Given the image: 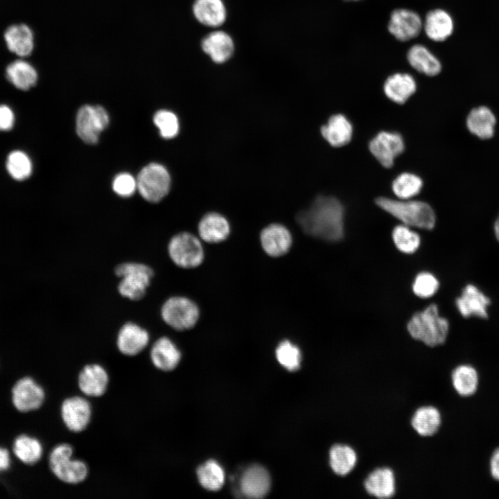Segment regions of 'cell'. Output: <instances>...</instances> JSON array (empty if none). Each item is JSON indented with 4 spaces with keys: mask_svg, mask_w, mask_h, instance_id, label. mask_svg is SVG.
Instances as JSON below:
<instances>
[{
    "mask_svg": "<svg viewBox=\"0 0 499 499\" xmlns=\"http://www.w3.org/2000/svg\"><path fill=\"white\" fill-rule=\"evenodd\" d=\"M2 42L5 49L15 58H28L35 49V35L26 22L15 21L3 30Z\"/></svg>",
    "mask_w": 499,
    "mask_h": 499,
    "instance_id": "9c48e42d",
    "label": "cell"
},
{
    "mask_svg": "<svg viewBox=\"0 0 499 499\" xmlns=\"http://www.w3.org/2000/svg\"><path fill=\"white\" fill-rule=\"evenodd\" d=\"M422 185L423 182L419 177L412 173H403L394 180L392 190L399 198L408 200L417 195Z\"/></svg>",
    "mask_w": 499,
    "mask_h": 499,
    "instance_id": "8d00e7d4",
    "label": "cell"
},
{
    "mask_svg": "<svg viewBox=\"0 0 499 499\" xmlns=\"http://www.w3.org/2000/svg\"><path fill=\"white\" fill-rule=\"evenodd\" d=\"M15 123V114L6 105H0V131L10 130Z\"/></svg>",
    "mask_w": 499,
    "mask_h": 499,
    "instance_id": "7bdbcfd3",
    "label": "cell"
},
{
    "mask_svg": "<svg viewBox=\"0 0 499 499\" xmlns=\"http://www.w3.org/2000/svg\"><path fill=\"white\" fill-rule=\"evenodd\" d=\"M344 210L332 196H318L306 210L298 213L297 223L307 234L326 241H339L344 236Z\"/></svg>",
    "mask_w": 499,
    "mask_h": 499,
    "instance_id": "6da1fadb",
    "label": "cell"
},
{
    "mask_svg": "<svg viewBox=\"0 0 499 499\" xmlns=\"http://www.w3.org/2000/svg\"><path fill=\"white\" fill-rule=\"evenodd\" d=\"M453 29V20L446 10L435 9L427 13L424 21V30L430 40L443 42L452 35Z\"/></svg>",
    "mask_w": 499,
    "mask_h": 499,
    "instance_id": "4316f807",
    "label": "cell"
},
{
    "mask_svg": "<svg viewBox=\"0 0 499 499\" xmlns=\"http://www.w3.org/2000/svg\"><path fill=\"white\" fill-rule=\"evenodd\" d=\"M490 471L492 477L499 481V448L493 452L491 457Z\"/></svg>",
    "mask_w": 499,
    "mask_h": 499,
    "instance_id": "ee69618b",
    "label": "cell"
},
{
    "mask_svg": "<svg viewBox=\"0 0 499 499\" xmlns=\"http://www.w3.org/2000/svg\"><path fill=\"white\" fill-rule=\"evenodd\" d=\"M421 28V19L415 12L396 9L390 15L388 30L399 41L406 42L417 37Z\"/></svg>",
    "mask_w": 499,
    "mask_h": 499,
    "instance_id": "9a60e30c",
    "label": "cell"
},
{
    "mask_svg": "<svg viewBox=\"0 0 499 499\" xmlns=\"http://www.w3.org/2000/svg\"><path fill=\"white\" fill-rule=\"evenodd\" d=\"M202 51L216 64L229 60L234 51L231 37L222 30H216L208 34L202 41Z\"/></svg>",
    "mask_w": 499,
    "mask_h": 499,
    "instance_id": "7402d4cb",
    "label": "cell"
},
{
    "mask_svg": "<svg viewBox=\"0 0 499 499\" xmlns=\"http://www.w3.org/2000/svg\"><path fill=\"white\" fill-rule=\"evenodd\" d=\"M455 303L464 317H488L487 307L491 303L490 299L472 284H469L464 288L462 295L456 299Z\"/></svg>",
    "mask_w": 499,
    "mask_h": 499,
    "instance_id": "ffe728a7",
    "label": "cell"
},
{
    "mask_svg": "<svg viewBox=\"0 0 499 499\" xmlns=\"http://www.w3.org/2000/svg\"><path fill=\"white\" fill-rule=\"evenodd\" d=\"M114 272L120 279L119 293L132 301H139L144 297L154 276L150 266L139 262L122 263L116 267Z\"/></svg>",
    "mask_w": 499,
    "mask_h": 499,
    "instance_id": "277c9868",
    "label": "cell"
},
{
    "mask_svg": "<svg viewBox=\"0 0 499 499\" xmlns=\"http://www.w3.org/2000/svg\"><path fill=\"white\" fill-rule=\"evenodd\" d=\"M363 486L367 493L372 497L391 498L396 492L394 472L387 466L376 468L367 475Z\"/></svg>",
    "mask_w": 499,
    "mask_h": 499,
    "instance_id": "ac0fdd59",
    "label": "cell"
},
{
    "mask_svg": "<svg viewBox=\"0 0 499 499\" xmlns=\"http://www.w3.org/2000/svg\"><path fill=\"white\" fill-rule=\"evenodd\" d=\"M441 423L439 410L432 405H423L413 413L410 425L415 432L421 437H428L435 435Z\"/></svg>",
    "mask_w": 499,
    "mask_h": 499,
    "instance_id": "484cf974",
    "label": "cell"
},
{
    "mask_svg": "<svg viewBox=\"0 0 499 499\" xmlns=\"http://www.w3.org/2000/svg\"><path fill=\"white\" fill-rule=\"evenodd\" d=\"M15 455L26 464H34L42 457V447L36 439L21 435L18 437L13 445Z\"/></svg>",
    "mask_w": 499,
    "mask_h": 499,
    "instance_id": "d590c367",
    "label": "cell"
},
{
    "mask_svg": "<svg viewBox=\"0 0 499 499\" xmlns=\"http://www.w3.org/2000/svg\"><path fill=\"white\" fill-rule=\"evenodd\" d=\"M161 317L165 324L176 331H187L197 324L200 310L197 304L184 296L168 298L161 308Z\"/></svg>",
    "mask_w": 499,
    "mask_h": 499,
    "instance_id": "8992f818",
    "label": "cell"
},
{
    "mask_svg": "<svg viewBox=\"0 0 499 499\" xmlns=\"http://www.w3.org/2000/svg\"><path fill=\"white\" fill-rule=\"evenodd\" d=\"M200 484L210 491L219 490L225 482V472L221 466L215 460L209 459L197 469Z\"/></svg>",
    "mask_w": 499,
    "mask_h": 499,
    "instance_id": "836d02e7",
    "label": "cell"
},
{
    "mask_svg": "<svg viewBox=\"0 0 499 499\" xmlns=\"http://www.w3.org/2000/svg\"><path fill=\"white\" fill-rule=\"evenodd\" d=\"M150 335L148 331L137 323L128 322L119 329L116 337V346L123 355L134 356L148 345Z\"/></svg>",
    "mask_w": 499,
    "mask_h": 499,
    "instance_id": "4fadbf2b",
    "label": "cell"
},
{
    "mask_svg": "<svg viewBox=\"0 0 499 499\" xmlns=\"http://www.w3.org/2000/svg\"><path fill=\"white\" fill-rule=\"evenodd\" d=\"M376 203L408 227L431 229L435 225V212L424 202L409 199L396 200L381 197L376 200Z\"/></svg>",
    "mask_w": 499,
    "mask_h": 499,
    "instance_id": "3957f363",
    "label": "cell"
},
{
    "mask_svg": "<svg viewBox=\"0 0 499 499\" xmlns=\"http://www.w3.org/2000/svg\"><path fill=\"white\" fill-rule=\"evenodd\" d=\"M193 12L200 24L211 28L220 26L227 18V10L222 0H195Z\"/></svg>",
    "mask_w": 499,
    "mask_h": 499,
    "instance_id": "d4e9b609",
    "label": "cell"
},
{
    "mask_svg": "<svg viewBox=\"0 0 499 499\" xmlns=\"http://www.w3.org/2000/svg\"><path fill=\"white\" fill-rule=\"evenodd\" d=\"M383 89L391 100L403 104L415 92L417 85L411 75L396 73L387 78Z\"/></svg>",
    "mask_w": 499,
    "mask_h": 499,
    "instance_id": "f546056e",
    "label": "cell"
},
{
    "mask_svg": "<svg viewBox=\"0 0 499 499\" xmlns=\"http://www.w3.org/2000/svg\"><path fill=\"white\" fill-rule=\"evenodd\" d=\"M411 337L430 347L443 344L448 333V322L439 314L436 304L415 313L407 324Z\"/></svg>",
    "mask_w": 499,
    "mask_h": 499,
    "instance_id": "7a4b0ae2",
    "label": "cell"
},
{
    "mask_svg": "<svg viewBox=\"0 0 499 499\" xmlns=\"http://www.w3.org/2000/svg\"><path fill=\"white\" fill-rule=\"evenodd\" d=\"M276 357L278 362L289 371H296L300 367V349L290 340H285L279 344L276 349Z\"/></svg>",
    "mask_w": 499,
    "mask_h": 499,
    "instance_id": "f35d334b",
    "label": "cell"
},
{
    "mask_svg": "<svg viewBox=\"0 0 499 499\" xmlns=\"http://www.w3.org/2000/svg\"><path fill=\"white\" fill-rule=\"evenodd\" d=\"M353 1H358V0H353Z\"/></svg>",
    "mask_w": 499,
    "mask_h": 499,
    "instance_id": "7dc6e473",
    "label": "cell"
},
{
    "mask_svg": "<svg viewBox=\"0 0 499 499\" xmlns=\"http://www.w3.org/2000/svg\"><path fill=\"white\" fill-rule=\"evenodd\" d=\"M357 462L356 450L348 444H334L329 451V466L338 476L349 475L355 469Z\"/></svg>",
    "mask_w": 499,
    "mask_h": 499,
    "instance_id": "4dcf8cb0",
    "label": "cell"
},
{
    "mask_svg": "<svg viewBox=\"0 0 499 499\" xmlns=\"http://www.w3.org/2000/svg\"><path fill=\"white\" fill-rule=\"evenodd\" d=\"M153 122L164 139H172L179 132V121L177 116L168 110H159L153 117Z\"/></svg>",
    "mask_w": 499,
    "mask_h": 499,
    "instance_id": "ab89813d",
    "label": "cell"
},
{
    "mask_svg": "<svg viewBox=\"0 0 499 499\" xmlns=\"http://www.w3.org/2000/svg\"><path fill=\"white\" fill-rule=\"evenodd\" d=\"M439 288V281L429 272H421L415 278L412 290L414 293L421 298L432 296Z\"/></svg>",
    "mask_w": 499,
    "mask_h": 499,
    "instance_id": "60d3db41",
    "label": "cell"
},
{
    "mask_svg": "<svg viewBox=\"0 0 499 499\" xmlns=\"http://www.w3.org/2000/svg\"><path fill=\"white\" fill-rule=\"evenodd\" d=\"M61 416L65 426L71 432L83 431L91 418V406L85 398L74 396L66 399L61 406Z\"/></svg>",
    "mask_w": 499,
    "mask_h": 499,
    "instance_id": "8fae6325",
    "label": "cell"
},
{
    "mask_svg": "<svg viewBox=\"0 0 499 499\" xmlns=\"http://www.w3.org/2000/svg\"><path fill=\"white\" fill-rule=\"evenodd\" d=\"M44 399V392L30 378L19 380L12 389V402L21 412H28L40 408Z\"/></svg>",
    "mask_w": 499,
    "mask_h": 499,
    "instance_id": "e0dca14e",
    "label": "cell"
},
{
    "mask_svg": "<svg viewBox=\"0 0 499 499\" xmlns=\"http://www.w3.org/2000/svg\"><path fill=\"white\" fill-rule=\"evenodd\" d=\"M494 231L497 240L499 241V216L494 224Z\"/></svg>",
    "mask_w": 499,
    "mask_h": 499,
    "instance_id": "bcb514c9",
    "label": "cell"
},
{
    "mask_svg": "<svg viewBox=\"0 0 499 499\" xmlns=\"http://www.w3.org/2000/svg\"><path fill=\"white\" fill-rule=\"evenodd\" d=\"M4 74L9 83L21 91L32 89L39 78L36 67L27 58L10 60L5 66Z\"/></svg>",
    "mask_w": 499,
    "mask_h": 499,
    "instance_id": "5bb4252c",
    "label": "cell"
},
{
    "mask_svg": "<svg viewBox=\"0 0 499 499\" xmlns=\"http://www.w3.org/2000/svg\"><path fill=\"white\" fill-rule=\"evenodd\" d=\"M260 240L265 252L272 257L285 255L292 243L290 231L279 223H272L265 227L261 232Z\"/></svg>",
    "mask_w": 499,
    "mask_h": 499,
    "instance_id": "2e32d148",
    "label": "cell"
},
{
    "mask_svg": "<svg viewBox=\"0 0 499 499\" xmlns=\"http://www.w3.org/2000/svg\"><path fill=\"white\" fill-rule=\"evenodd\" d=\"M352 133L351 123L342 114L333 115L327 123L321 128L322 137L334 147L347 144L351 139Z\"/></svg>",
    "mask_w": 499,
    "mask_h": 499,
    "instance_id": "f1b7e54d",
    "label": "cell"
},
{
    "mask_svg": "<svg viewBox=\"0 0 499 499\" xmlns=\"http://www.w3.org/2000/svg\"><path fill=\"white\" fill-rule=\"evenodd\" d=\"M369 149L383 166L390 168L403 151L404 142L398 133L381 132L371 140Z\"/></svg>",
    "mask_w": 499,
    "mask_h": 499,
    "instance_id": "7c38bea8",
    "label": "cell"
},
{
    "mask_svg": "<svg viewBox=\"0 0 499 499\" xmlns=\"http://www.w3.org/2000/svg\"><path fill=\"white\" fill-rule=\"evenodd\" d=\"M407 58L415 70L427 76H436L441 70L439 60L423 45L412 46L408 52Z\"/></svg>",
    "mask_w": 499,
    "mask_h": 499,
    "instance_id": "1f68e13d",
    "label": "cell"
},
{
    "mask_svg": "<svg viewBox=\"0 0 499 499\" xmlns=\"http://www.w3.org/2000/svg\"><path fill=\"white\" fill-rule=\"evenodd\" d=\"M112 187L119 195L128 197L132 195L137 188V180L129 173H120L114 178Z\"/></svg>",
    "mask_w": 499,
    "mask_h": 499,
    "instance_id": "b9f144b4",
    "label": "cell"
},
{
    "mask_svg": "<svg viewBox=\"0 0 499 499\" xmlns=\"http://www.w3.org/2000/svg\"><path fill=\"white\" fill-rule=\"evenodd\" d=\"M73 449L68 444L55 446L49 456V465L54 475L63 482L77 484L85 481L88 467L82 460L73 458Z\"/></svg>",
    "mask_w": 499,
    "mask_h": 499,
    "instance_id": "5b68a950",
    "label": "cell"
},
{
    "mask_svg": "<svg viewBox=\"0 0 499 499\" xmlns=\"http://www.w3.org/2000/svg\"><path fill=\"white\" fill-rule=\"evenodd\" d=\"M240 487L241 493L247 498H263L270 488V475L261 466H251L243 473Z\"/></svg>",
    "mask_w": 499,
    "mask_h": 499,
    "instance_id": "603a6c76",
    "label": "cell"
},
{
    "mask_svg": "<svg viewBox=\"0 0 499 499\" xmlns=\"http://www.w3.org/2000/svg\"><path fill=\"white\" fill-rule=\"evenodd\" d=\"M167 251L173 263L184 269L199 266L204 258L200 240L189 232L174 235L168 243Z\"/></svg>",
    "mask_w": 499,
    "mask_h": 499,
    "instance_id": "52a82bcc",
    "label": "cell"
},
{
    "mask_svg": "<svg viewBox=\"0 0 499 499\" xmlns=\"http://www.w3.org/2000/svg\"><path fill=\"white\" fill-rule=\"evenodd\" d=\"M198 229L200 238L209 243L222 242L230 233L228 220L216 212L205 214L199 222Z\"/></svg>",
    "mask_w": 499,
    "mask_h": 499,
    "instance_id": "cb8c5ba5",
    "label": "cell"
},
{
    "mask_svg": "<svg viewBox=\"0 0 499 499\" xmlns=\"http://www.w3.org/2000/svg\"><path fill=\"white\" fill-rule=\"evenodd\" d=\"M496 123L494 114L486 106L472 109L466 118L469 132L481 139H489L493 136Z\"/></svg>",
    "mask_w": 499,
    "mask_h": 499,
    "instance_id": "83f0119b",
    "label": "cell"
},
{
    "mask_svg": "<svg viewBox=\"0 0 499 499\" xmlns=\"http://www.w3.org/2000/svg\"><path fill=\"white\" fill-rule=\"evenodd\" d=\"M181 352L168 337L158 338L152 345L150 357L153 365L164 371L175 369L181 360Z\"/></svg>",
    "mask_w": 499,
    "mask_h": 499,
    "instance_id": "44dd1931",
    "label": "cell"
},
{
    "mask_svg": "<svg viewBox=\"0 0 499 499\" xmlns=\"http://www.w3.org/2000/svg\"><path fill=\"white\" fill-rule=\"evenodd\" d=\"M109 121L108 114L103 107L84 105L79 109L76 116L77 134L87 143H96Z\"/></svg>",
    "mask_w": 499,
    "mask_h": 499,
    "instance_id": "30bf717a",
    "label": "cell"
},
{
    "mask_svg": "<svg viewBox=\"0 0 499 499\" xmlns=\"http://www.w3.org/2000/svg\"><path fill=\"white\" fill-rule=\"evenodd\" d=\"M6 170L15 180L22 181L31 175L33 164L28 155L19 150H13L8 155Z\"/></svg>",
    "mask_w": 499,
    "mask_h": 499,
    "instance_id": "e575fe53",
    "label": "cell"
},
{
    "mask_svg": "<svg viewBox=\"0 0 499 499\" xmlns=\"http://www.w3.org/2000/svg\"><path fill=\"white\" fill-rule=\"evenodd\" d=\"M10 460L8 450L0 448V471L6 470L10 466Z\"/></svg>",
    "mask_w": 499,
    "mask_h": 499,
    "instance_id": "f6af8a7d",
    "label": "cell"
},
{
    "mask_svg": "<svg viewBox=\"0 0 499 499\" xmlns=\"http://www.w3.org/2000/svg\"><path fill=\"white\" fill-rule=\"evenodd\" d=\"M392 238L397 249L405 254L414 252L420 245L419 234L405 225L394 227Z\"/></svg>",
    "mask_w": 499,
    "mask_h": 499,
    "instance_id": "74e56055",
    "label": "cell"
},
{
    "mask_svg": "<svg viewBox=\"0 0 499 499\" xmlns=\"http://www.w3.org/2000/svg\"><path fill=\"white\" fill-rule=\"evenodd\" d=\"M137 189L147 201L157 202L168 193L170 177L164 166L151 163L143 167L137 179Z\"/></svg>",
    "mask_w": 499,
    "mask_h": 499,
    "instance_id": "ba28073f",
    "label": "cell"
},
{
    "mask_svg": "<svg viewBox=\"0 0 499 499\" xmlns=\"http://www.w3.org/2000/svg\"><path fill=\"white\" fill-rule=\"evenodd\" d=\"M451 382L454 389L459 395L469 396L478 389V374L471 365H461L453 371Z\"/></svg>",
    "mask_w": 499,
    "mask_h": 499,
    "instance_id": "d6a6232c",
    "label": "cell"
},
{
    "mask_svg": "<svg viewBox=\"0 0 499 499\" xmlns=\"http://www.w3.org/2000/svg\"><path fill=\"white\" fill-rule=\"evenodd\" d=\"M109 383V375L106 369L98 364H89L80 371L78 384L80 391L90 397L103 395Z\"/></svg>",
    "mask_w": 499,
    "mask_h": 499,
    "instance_id": "d6986e66",
    "label": "cell"
}]
</instances>
